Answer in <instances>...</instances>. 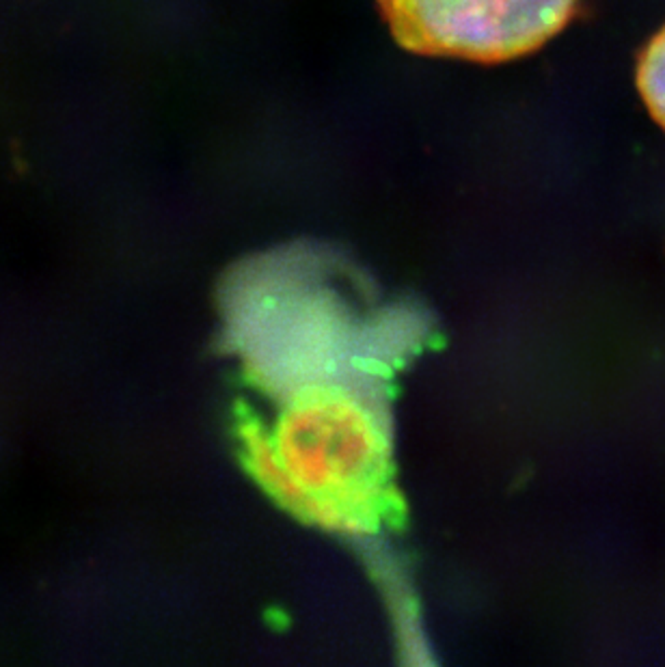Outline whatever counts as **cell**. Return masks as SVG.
Masks as SVG:
<instances>
[{
    "label": "cell",
    "instance_id": "obj_1",
    "mask_svg": "<svg viewBox=\"0 0 665 667\" xmlns=\"http://www.w3.org/2000/svg\"><path fill=\"white\" fill-rule=\"evenodd\" d=\"M378 381H337L285 395L275 425L246 428L257 477L315 523L365 531L391 508V441Z\"/></svg>",
    "mask_w": 665,
    "mask_h": 667
},
{
    "label": "cell",
    "instance_id": "obj_2",
    "mask_svg": "<svg viewBox=\"0 0 665 667\" xmlns=\"http://www.w3.org/2000/svg\"><path fill=\"white\" fill-rule=\"evenodd\" d=\"M296 255L266 259L234 296V335L251 371L277 395L337 381H378L404 355V317H367L337 289L296 272Z\"/></svg>",
    "mask_w": 665,
    "mask_h": 667
},
{
    "label": "cell",
    "instance_id": "obj_3",
    "mask_svg": "<svg viewBox=\"0 0 665 667\" xmlns=\"http://www.w3.org/2000/svg\"><path fill=\"white\" fill-rule=\"evenodd\" d=\"M579 0H378L395 41L417 54L499 63L558 35Z\"/></svg>",
    "mask_w": 665,
    "mask_h": 667
},
{
    "label": "cell",
    "instance_id": "obj_4",
    "mask_svg": "<svg viewBox=\"0 0 665 667\" xmlns=\"http://www.w3.org/2000/svg\"><path fill=\"white\" fill-rule=\"evenodd\" d=\"M638 86L650 114L665 130V26L652 37L642 54L638 67Z\"/></svg>",
    "mask_w": 665,
    "mask_h": 667
}]
</instances>
